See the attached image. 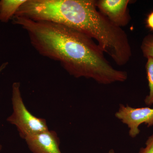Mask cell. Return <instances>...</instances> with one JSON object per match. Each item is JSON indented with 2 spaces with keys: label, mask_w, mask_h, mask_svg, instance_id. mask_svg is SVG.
Instances as JSON below:
<instances>
[{
  "label": "cell",
  "mask_w": 153,
  "mask_h": 153,
  "mask_svg": "<svg viewBox=\"0 0 153 153\" xmlns=\"http://www.w3.org/2000/svg\"><path fill=\"white\" fill-rule=\"evenodd\" d=\"M12 22L26 31L40 55L59 62L74 77L92 79L104 85L127 79V73L114 68L98 44L79 31L51 22L16 16Z\"/></svg>",
  "instance_id": "obj_1"
},
{
  "label": "cell",
  "mask_w": 153,
  "mask_h": 153,
  "mask_svg": "<svg viewBox=\"0 0 153 153\" xmlns=\"http://www.w3.org/2000/svg\"><path fill=\"white\" fill-rule=\"evenodd\" d=\"M115 116L129 128L128 135L134 138L140 133L139 126L145 124L150 127L153 126V108H134L120 104Z\"/></svg>",
  "instance_id": "obj_4"
},
{
  "label": "cell",
  "mask_w": 153,
  "mask_h": 153,
  "mask_svg": "<svg viewBox=\"0 0 153 153\" xmlns=\"http://www.w3.org/2000/svg\"><path fill=\"white\" fill-rule=\"evenodd\" d=\"M15 16L72 28L100 45L109 41L114 31V25L97 10L94 0H27Z\"/></svg>",
  "instance_id": "obj_2"
},
{
  "label": "cell",
  "mask_w": 153,
  "mask_h": 153,
  "mask_svg": "<svg viewBox=\"0 0 153 153\" xmlns=\"http://www.w3.org/2000/svg\"><path fill=\"white\" fill-rule=\"evenodd\" d=\"M33 153H62L60 141L56 132L46 131L29 136L25 139Z\"/></svg>",
  "instance_id": "obj_6"
},
{
  "label": "cell",
  "mask_w": 153,
  "mask_h": 153,
  "mask_svg": "<svg viewBox=\"0 0 153 153\" xmlns=\"http://www.w3.org/2000/svg\"><path fill=\"white\" fill-rule=\"evenodd\" d=\"M27 0H1L0 1V22L8 23Z\"/></svg>",
  "instance_id": "obj_7"
},
{
  "label": "cell",
  "mask_w": 153,
  "mask_h": 153,
  "mask_svg": "<svg viewBox=\"0 0 153 153\" xmlns=\"http://www.w3.org/2000/svg\"><path fill=\"white\" fill-rule=\"evenodd\" d=\"M141 49L144 57L153 58V34L145 36L142 42Z\"/></svg>",
  "instance_id": "obj_9"
},
{
  "label": "cell",
  "mask_w": 153,
  "mask_h": 153,
  "mask_svg": "<svg viewBox=\"0 0 153 153\" xmlns=\"http://www.w3.org/2000/svg\"><path fill=\"white\" fill-rule=\"evenodd\" d=\"M147 59L146 69L149 92L146 96L144 102L147 105L150 106L153 105V58L148 57Z\"/></svg>",
  "instance_id": "obj_8"
},
{
  "label": "cell",
  "mask_w": 153,
  "mask_h": 153,
  "mask_svg": "<svg viewBox=\"0 0 153 153\" xmlns=\"http://www.w3.org/2000/svg\"><path fill=\"white\" fill-rule=\"evenodd\" d=\"M139 153H153V134L148 137L146 146L141 148Z\"/></svg>",
  "instance_id": "obj_10"
},
{
  "label": "cell",
  "mask_w": 153,
  "mask_h": 153,
  "mask_svg": "<svg viewBox=\"0 0 153 153\" xmlns=\"http://www.w3.org/2000/svg\"><path fill=\"white\" fill-rule=\"evenodd\" d=\"M129 0H98L96 1L97 10L118 27L128 25L131 20L128 12Z\"/></svg>",
  "instance_id": "obj_5"
},
{
  "label": "cell",
  "mask_w": 153,
  "mask_h": 153,
  "mask_svg": "<svg viewBox=\"0 0 153 153\" xmlns=\"http://www.w3.org/2000/svg\"><path fill=\"white\" fill-rule=\"evenodd\" d=\"M20 86V82H13L12 85L13 112L7 121L16 127L20 136L25 140L29 136L49 129L45 119L33 115L25 106Z\"/></svg>",
  "instance_id": "obj_3"
},
{
  "label": "cell",
  "mask_w": 153,
  "mask_h": 153,
  "mask_svg": "<svg viewBox=\"0 0 153 153\" xmlns=\"http://www.w3.org/2000/svg\"><path fill=\"white\" fill-rule=\"evenodd\" d=\"M8 62H4L0 66V75H1L2 71H4V69L8 66Z\"/></svg>",
  "instance_id": "obj_12"
},
{
  "label": "cell",
  "mask_w": 153,
  "mask_h": 153,
  "mask_svg": "<svg viewBox=\"0 0 153 153\" xmlns=\"http://www.w3.org/2000/svg\"><path fill=\"white\" fill-rule=\"evenodd\" d=\"M146 24V27L153 32V11L151 12L147 16Z\"/></svg>",
  "instance_id": "obj_11"
},
{
  "label": "cell",
  "mask_w": 153,
  "mask_h": 153,
  "mask_svg": "<svg viewBox=\"0 0 153 153\" xmlns=\"http://www.w3.org/2000/svg\"><path fill=\"white\" fill-rule=\"evenodd\" d=\"M2 148V145L0 144V151L1 150Z\"/></svg>",
  "instance_id": "obj_14"
},
{
  "label": "cell",
  "mask_w": 153,
  "mask_h": 153,
  "mask_svg": "<svg viewBox=\"0 0 153 153\" xmlns=\"http://www.w3.org/2000/svg\"><path fill=\"white\" fill-rule=\"evenodd\" d=\"M108 153H115V152L114 150L111 149L110 150Z\"/></svg>",
  "instance_id": "obj_13"
}]
</instances>
